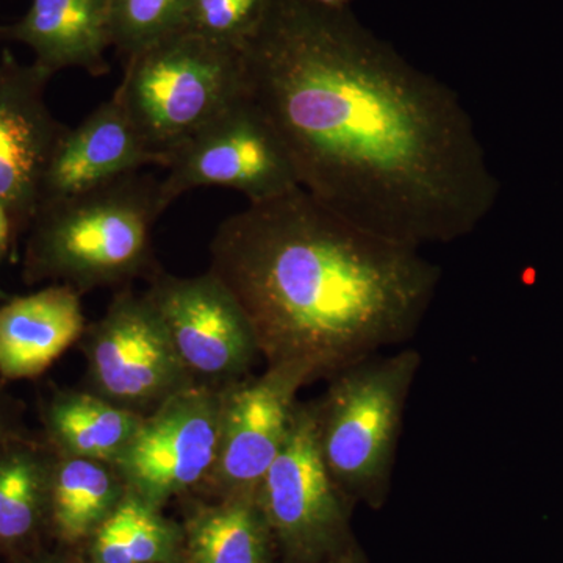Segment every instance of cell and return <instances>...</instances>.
<instances>
[{
  "instance_id": "cell-1",
  "label": "cell",
  "mask_w": 563,
  "mask_h": 563,
  "mask_svg": "<svg viewBox=\"0 0 563 563\" xmlns=\"http://www.w3.org/2000/svg\"><path fill=\"white\" fill-rule=\"evenodd\" d=\"M242 54L247 96L299 185L344 220L421 250L490 213L498 181L457 92L350 7L273 0Z\"/></svg>"
},
{
  "instance_id": "cell-25",
  "label": "cell",
  "mask_w": 563,
  "mask_h": 563,
  "mask_svg": "<svg viewBox=\"0 0 563 563\" xmlns=\"http://www.w3.org/2000/svg\"><path fill=\"white\" fill-rule=\"evenodd\" d=\"M9 439H11L9 417H7V413L0 409V443L5 442V440Z\"/></svg>"
},
{
  "instance_id": "cell-7",
  "label": "cell",
  "mask_w": 563,
  "mask_h": 563,
  "mask_svg": "<svg viewBox=\"0 0 563 563\" xmlns=\"http://www.w3.org/2000/svg\"><path fill=\"white\" fill-rule=\"evenodd\" d=\"M225 387L188 385L144 415L113 463L129 492L161 510L174 496L207 483L220 451Z\"/></svg>"
},
{
  "instance_id": "cell-4",
  "label": "cell",
  "mask_w": 563,
  "mask_h": 563,
  "mask_svg": "<svg viewBox=\"0 0 563 563\" xmlns=\"http://www.w3.org/2000/svg\"><path fill=\"white\" fill-rule=\"evenodd\" d=\"M114 96L158 165L247 96L242 47L180 31L128 57Z\"/></svg>"
},
{
  "instance_id": "cell-13",
  "label": "cell",
  "mask_w": 563,
  "mask_h": 563,
  "mask_svg": "<svg viewBox=\"0 0 563 563\" xmlns=\"http://www.w3.org/2000/svg\"><path fill=\"white\" fill-rule=\"evenodd\" d=\"M147 165H158L157 155L152 154L113 95L63 135L44 177L40 209L139 173Z\"/></svg>"
},
{
  "instance_id": "cell-18",
  "label": "cell",
  "mask_w": 563,
  "mask_h": 563,
  "mask_svg": "<svg viewBox=\"0 0 563 563\" xmlns=\"http://www.w3.org/2000/svg\"><path fill=\"white\" fill-rule=\"evenodd\" d=\"M55 459L22 440L0 443V550L16 553L32 544L49 518Z\"/></svg>"
},
{
  "instance_id": "cell-11",
  "label": "cell",
  "mask_w": 563,
  "mask_h": 563,
  "mask_svg": "<svg viewBox=\"0 0 563 563\" xmlns=\"http://www.w3.org/2000/svg\"><path fill=\"white\" fill-rule=\"evenodd\" d=\"M301 365H268L262 376L229 384L222 407L220 451L206 485L221 498L255 496L280 453L295 413L296 396L312 383Z\"/></svg>"
},
{
  "instance_id": "cell-12",
  "label": "cell",
  "mask_w": 563,
  "mask_h": 563,
  "mask_svg": "<svg viewBox=\"0 0 563 563\" xmlns=\"http://www.w3.org/2000/svg\"><path fill=\"white\" fill-rule=\"evenodd\" d=\"M51 77L9 54L0 60V203L9 211L13 235L31 229L47 168L69 129L47 107Z\"/></svg>"
},
{
  "instance_id": "cell-3",
  "label": "cell",
  "mask_w": 563,
  "mask_h": 563,
  "mask_svg": "<svg viewBox=\"0 0 563 563\" xmlns=\"http://www.w3.org/2000/svg\"><path fill=\"white\" fill-rule=\"evenodd\" d=\"M161 180L129 174L41 207L31 225L25 277L88 291L150 273L152 231L165 213Z\"/></svg>"
},
{
  "instance_id": "cell-6",
  "label": "cell",
  "mask_w": 563,
  "mask_h": 563,
  "mask_svg": "<svg viewBox=\"0 0 563 563\" xmlns=\"http://www.w3.org/2000/svg\"><path fill=\"white\" fill-rule=\"evenodd\" d=\"M163 168L165 209L196 188H229L255 203L301 187L279 135L250 96L174 150Z\"/></svg>"
},
{
  "instance_id": "cell-22",
  "label": "cell",
  "mask_w": 563,
  "mask_h": 563,
  "mask_svg": "<svg viewBox=\"0 0 563 563\" xmlns=\"http://www.w3.org/2000/svg\"><path fill=\"white\" fill-rule=\"evenodd\" d=\"M273 0H191L184 31L243 47L268 16Z\"/></svg>"
},
{
  "instance_id": "cell-28",
  "label": "cell",
  "mask_w": 563,
  "mask_h": 563,
  "mask_svg": "<svg viewBox=\"0 0 563 563\" xmlns=\"http://www.w3.org/2000/svg\"><path fill=\"white\" fill-rule=\"evenodd\" d=\"M5 298V292L2 291V288H0V299Z\"/></svg>"
},
{
  "instance_id": "cell-24",
  "label": "cell",
  "mask_w": 563,
  "mask_h": 563,
  "mask_svg": "<svg viewBox=\"0 0 563 563\" xmlns=\"http://www.w3.org/2000/svg\"><path fill=\"white\" fill-rule=\"evenodd\" d=\"M303 2L313 3V5L325 7V9H347L351 0H303Z\"/></svg>"
},
{
  "instance_id": "cell-16",
  "label": "cell",
  "mask_w": 563,
  "mask_h": 563,
  "mask_svg": "<svg viewBox=\"0 0 563 563\" xmlns=\"http://www.w3.org/2000/svg\"><path fill=\"white\" fill-rule=\"evenodd\" d=\"M125 493L128 487L113 463L58 455L47 520L62 542L79 543L95 537Z\"/></svg>"
},
{
  "instance_id": "cell-9",
  "label": "cell",
  "mask_w": 563,
  "mask_h": 563,
  "mask_svg": "<svg viewBox=\"0 0 563 563\" xmlns=\"http://www.w3.org/2000/svg\"><path fill=\"white\" fill-rule=\"evenodd\" d=\"M91 391L141 415L195 384L146 292H117L106 314L85 329Z\"/></svg>"
},
{
  "instance_id": "cell-14",
  "label": "cell",
  "mask_w": 563,
  "mask_h": 563,
  "mask_svg": "<svg viewBox=\"0 0 563 563\" xmlns=\"http://www.w3.org/2000/svg\"><path fill=\"white\" fill-rule=\"evenodd\" d=\"M0 38L27 46L51 76L68 68L102 76L113 46L110 0H32L21 20L0 27Z\"/></svg>"
},
{
  "instance_id": "cell-21",
  "label": "cell",
  "mask_w": 563,
  "mask_h": 563,
  "mask_svg": "<svg viewBox=\"0 0 563 563\" xmlns=\"http://www.w3.org/2000/svg\"><path fill=\"white\" fill-rule=\"evenodd\" d=\"M191 0H110L111 40L125 55L184 31Z\"/></svg>"
},
{
  "instance_id": "cell-20",
  "label": "cell",
  "mask_w": 563,
  "mask_h": 563,
  "mask_svg": "<svg viewBox=\"0 0 563 563\" xmlns=\"http://www.w3.org/2000/svg\"><path fill=\"white\" fill-rule=\"evenodd\" d=\"M177 529L133 493L95 533L96 563H174L179 554Z\"/></svg>"
},
{
  "instance_id": "cell-27",
  "label": "cell",
  "mask_w": 563,
  "mask_h": 563,
  "mask_svg": "<svg viewBox=\"0 0 563 563\" xmlns=\"http://www.w3.org/2000/svg\"><path fill=\"white\" fill-rule=\"evenodd\" d=\"M32 563H66V562L55 561V559H44V561H36V562H32Z\"/></svg>"
},
{
  "instance_id": "cell-26",
  "label": "cell",
  "mask_w": 563,
  "mask_h": 563,
  "mask_svg": "<svg viewBox=\"0 0 563 563\" xmlns=\"http://www.w3.org/2000/svg\"><path fill=\"white\" fill-rule=\"evenodd\" d=\"M325 563H357V562H355L354 559H352L351 554H350V555H340V558H335V559H333V561H329Z\"/></svg>"
},
{
  "instance_id": "cell-17",
  "label": "cell",
  "mask_w": 563,
  "mask_h": 563,
  "mask_svg": "<svg viewBox=\"0 0 563 563\" xmlns=\"http://www.w3.org/2000/svg\"><path fill=\"white\" fill-rule=\"evenodd\" d=\"M143 418L92 391H63L47 407L46 428L58 455L114 463Z\"/></svg>"
},
{
  "instance_id": "cell-15",
  "label": "cell",
  "mask_w": 563,
  "mask_h": 563,
  "mask_svg": "<svg viewBox=\"0 0 563 563\" xmlns=\"http://www.w3.org/2000/svg\"><path fill=\"white\" fill-rule=\"evenodd\" d=\"M80 292L52 285L0 307V374L32 379L46 372L84 335Z\"/></svg>"
},
{
  "instance_id": "cell-10",
  "label": "cell",
  "mask_w": 563,
  "mask_h": 563,
  "mask_svg": "<svg viewBox=\"0 0 563 563\" xmlns=\"http://www.w3.org/2000/svg\"><path fill=\"white\" fill-rule=\"evenodd\" d=\"M146 296L196 383L214 387L236 383L261 355L242 306L213 273L195 277L152 273Z\"/></svg>"
},
{
  "instance_id": "cell-5",
  "label": "cell",
  "mask_w": 563,
  "mask_h": 563,
  "mask_svg": "<svg viewBox=\"0 0 563 563\" xmlns=\"http://www.w3.org/2000/svg\"><path fill=\"white\" fill-rule=\"evenodd\" d=\"M420 365L415 350L373 355L336 373L313 402L322 461L344 498L377 506L387 495L404 409Z\"/></svg>"
},
{
  "instance_id": "cell-8",
  "label": "cell",
  "mask_w": 563,
  "mask_h": 563,
  "mask_svg": "<svg viewBox=\"0 0 563 563\" xmlns=\"http://www.w3.org/2000/svg\"><path fill=\"white\" fill-rule=\"evenodd\" d=\"M255 498L290 561L313 563L342 550L346 498L322 461L313 404L296 406L284 446Z\"/></svg>"
},
{
  "instance_id": "cell-23",
  "label": "cell",
  "mask_w": 563,
  "mask_h": 563,
  "mask_svg": "<svg viewBox=\"0 0 563 563\" xmlns=\"http://www.w3.org/2000/svg\"><path fill=\"white\" fill-rule=\"evenodd\" d=\"M11 235H13V224H11L9 211L0 203V252L5 250Z\"/></svg>"
},
{
  "instance_id": "cell-2",
  "label": "cell",
  "mask_w": 563,
  "mask_h": 563,
  "mask_svg": "<svg viewBox=\"0 0 563 563\" xmlns=\"http://www.w3.org/2000/svg\"><path fill=\"white\" fill-rule=\"evenodd\" d=\"M209 272L266 363L301 365L313 380L412 339L442 279L420 247L352 224L301 187L222 221Z\"/></svg>"
},
{
  "instance_id": "cell-19",
  "label": "cell",
  "mask_w": 563,
  "mask_h": 563,
  "mask_svg": "<svg viewBox=\"0 0 563 563\" xmlns=\"http://www.w3.org/2000/svg\"><path fill=\"white\" fill-rule=\"evenodd\" d=\"M273 533L255 496L221 498L185 528L187 563H269Z\"/></svg>"
}]
</instances>
